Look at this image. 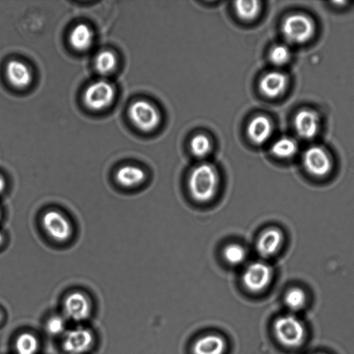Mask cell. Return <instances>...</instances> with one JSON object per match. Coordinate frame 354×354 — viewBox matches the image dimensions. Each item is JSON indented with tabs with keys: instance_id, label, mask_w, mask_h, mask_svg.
<instances>
[{
	"instance_id": "6da1fadb",
	"label": "cell",
	"mask_w": 354,
	"mask_h": 354,
	"mask_svg": "<svg viewBox=\"0 0 354 354\" xmlns=\"http://www.w3.org/2000/svg\"><path fill=\"white\" fill-rule=\"evenodd\" d=\"M219 184V176L214 165L201 163L191 171L188 178V188L192 197L199 203L210 201L216 195Z\"/></svg>"
},
{
	"instance_id": "7a4b0ae2",
	"label": "cell",
	"mask_w": 354,
	"mask_h": 354,
	"mask_svg": "<svg viewBox=\"0 0 354 354\" xmlns=\"http://www.w3.org/2000/svg\"><path fill=\"white\" fill-rule=\"evenodd\" d=\"M274 333L277 339L287 347L299 346L304 338V327L296 317L287 315L276 319Z\"/></svg>"
},
{
	"instance_id": "3957f363",
	"label": "cell",
	"mask_w": 354,
	"mask_h": 354,
	"mask_svg": "<svg viewBox=\"0 0 354 354\" xmlns=\"http://www.w3.org/2000/svg\"><path fill=\"white\" fill-rule=\"evenodd\" d=\"M41 225L47 235L58 243L68 241L73 235V225L68 218L55 209L45 212L41 218Z\"/></svg>"
},
{
	"instance_id": "277c9868",
	"label": "cell",
	"mask_w": 354,
	"mask_h": 354,
	"mask_svg": "<svg viewBox=\"0 0 354 354\" xmlns=\"http://www.w3.org/2000/svg\"><path fill=\"white\" fill-rule=\"evenodd\" d=\"M284 37L294 44L308 41L313 35L315 26L309 17L302 14H293L285 19L282 24Z\"/></svg>"
},
{
	"instance_id": "5b68a950",
	"label": "cell",
	"mask_w": 354,
	"mask_h": 354,
	"mask_svg": "<svg viewBox=\"0 0 354 354\" xmlns=\"http://www.w3.org/2000/svg\"><path fill=\"white\" fill-rule=\"evenodd\" d=\"M115 97V88L106 80H100L91 84L84 93V102L90 109L101 111L109 106Z\"/></svg>"
},
{
	"instance_id": "8992f818",
	"label": "cell",
	"mask_w": 354,
	"mask_h": 354,
	"mask_svg": "<svg viewBox=\"0 0 354 354\" xmlns=\"http://www.w3.org/2000/svg\"><path fill=\"white\" fill-rule=\"evenodd\" d=\"M272 273V268L268 264L255 261L245 270L242 281L248 290L254 293L260 292L269 286Z\"/></svg>"
},
{
	"instance_id": "52a82bcc",
	"label": "cell",
	"mask_w": 354,
	"mask_h": 354,
	"mask_svg": "<svg viewBox=\"0 0 354 354\" xmlns=\"http://www.w3.org/2000/svg\"><path fill=\"white\" fill-rule=\"evenodd\" d=\"M129 116L133 124L144 131L153 130L160 120L156 109L145 100L133 102L129 109Z\"/></svg>"
},
{
	"instance_id": "ba28073f",
	"label": "cell",
	"mask_w": 354,
	"mask_h": 354,
	"mask_svg": "<svg viewBox=\"0 0 354 354\" xmlns=\"http://www.w3.org/2000/svg\"><path fill=\"white\" fill-rule=\"evenodd\" d=\"M302 160L306 171L315 177H324L332 169V160L329 154L319 146L308 148L303 155Z\"/></svg>"
},
{
	"instance_id": "9c48e42d",
	"label": "cell",
	"mask_w": 354,
	"mask_h": 354,
	"mask_svg": "<svg viewBox=\"0 0 354 354\" xmlns=\"http://www.w3.org/2000/svg\"><path fill=\"white\" fill-rule=\"evenodd\" d=\"M91 310L89 299L82 292L75 291L68 294L64 301V311L69 319L81 322L86 319Z\"/></svg>"
},
{
	"instance_id": "30bf717a",
	"label": "cell",
	"mask_w": 354,
	"mask_h": 354,
	"mask_svg": "<svg viewBox=\"0 0 354 354\" xmlns=\"http://www.w3.org/2000/svg\"><path fill=\"white\" fill-rule=\"evenodd\" d=\"M93 342L92 333L86 328L79 327L65 334L63 348L68 354H82L89 350Z\"/></svg>"
},
{
	"instance_id": "8fae6325",
	"label": "cell",
	"mask_w": 354,
	"mask_h": 354,
	"mask_svg": "<svg viewBox=\"0 0 354 354\" xmlns=\"http://www.w3.org/2000/svg\"><path fill=\"white\" fill-rule=\"evenodd\" d=\"M283 241L282 232L276 227L264 230L259 236L256 248L258 253L263 257H270L276 254Z\"/></svg>"
},
{
	"instance_id": "7c38bea8",
	"label": "cell",
	"mask_w": 354,
	"mask_h": 354,
	"mask_svg": "<svg viewBox=\"0 0 354 354\" xmlns=\"http://www.w3.org/2000/svg\"><path fill=\"white\" fill-rule=\"evenodd\" d=\"M319 124L318 115L312 110H301L297 113L294 118L297 133L305 139H310L316 136L319 130Z\"/></svg>"
},
{
	"instance_id": "4fadbf2b",
	"label": "cell",
	"mask_w": 354,
	"mask_h": 354,
	"mask_svg": "<svg viewBox=\"0 0 354 354\" xmlns=\"http://www.w3.org/2000/svg\"><path fill=\"white\" fill-rule=\"evenodd\" d=\"M6 74L10 84L20 89L28 87L32 79L29 67L17 59L11 60L7 64Z\"/></svg>"
},
{
	"instance_id": "5bb4252c",
	"label": "cell",
	"mask_w": 354,
	"mask_h": 354,
	"mask_svg": "<svg viewBox=\"0 0 354 354\" xmlns=\"http://www.w3.org/2000/svg\"><path fill=\"white\" fill-rule=\"evenodd\" d=\"M227 343L216 334H207L199 337L192 345L193 354H224Z\"/></svg>"
},
{
	"instance_id": "9a60e30c",
	"label": "cell",
	"mask_w": 354,
	"mask_h": 354,
	"mask_svg": "<svg viewBox=\"0 0 354 354\" xmlns=\"http://www.w3.org/2000/svg\"><path fill=\"white\" fill-rule=\"evenodd\" d=\"M146 178L145 171L136 165H124L115 173L117 183L125 188H133L142 184Z\"/></svg>"
},
{
	"instance_id": "2e32d148",
	"label": "cell",
	"mask_w": 354,
	"mask_h": 354,
	"mask_svg": "<svg viewBox=\"0 0 354 354\" xmlns=\"http://www.w3.org/2000/svg\"><path fill=\"white\" fill-rule=\"evenodd\" d=\"M286 85V76L279 71H272L266 74L259 84L261 92L269 97H276L281 95Z\"/></svg>"
},
{
	"instance_id": "e0dca14e",
	"label": "cell",
	"mask_w": 354,
	"mask_h": 354,
	"mask_svg": "<svg viewBox=\"0 0 354 354\" xmlns=\"http://www.w3.org/2000/svg\"><path fill=\"white\" fill-rule=\"evenodd\" d=\"M271 132V122L263 115L253 118L248 127V135L250 139L257 145L265 142L270 136Z\"/></svg>"
},
{
	"instance_id": "ac0fdd59",
	"label": "cell",
	"mask_w": 354,
	"mask_h": 354,
	"mask_svg": "<svg viewBox=\"0 0 354 354\" xmlns=\"http://www.w3.org/2000/svg\"><path fill=\"white\" fill-rule=\"evenodd\" d=\"M69 40L73 48L79 51H84L92 46L93 33L87 25L80 24L71 30Z\"/></svg>"
},
{
	"instance_id": "d6986e66",
	"label": "cell",
	"mask_w": 354,
	"mask_h": 354,
	"mask_svg": "<svg viewBox=\"0 0 354 354\" xmlns=\"http://www.w3.org/2000/svg\"><path fill=\"white\" fill-rule=\"evenodd\" d=\"M117 65V58L114 53L110 50L100 52L95 59V67L102 75H107L111 73Z\"/></svg>"
},
{
	"instance_id": "ffe728a7",
	"label": "cell",
	"mask_w": 354,
	"mask_h": 354,
	"mask_svg": "<svg viewBox=\"0 0 354 354\" xmlns=\"http://www.w3.org/2000/svg\"><path fill=\"white\" fill-rule=\"evenodd\" d=\"M297 151L295 141L288 137H283L277 140L271 147L272 153L281 158L292 157Z\"/></svg>"
},
{
	"instance_id": "44dd1931",
	"label": "cell",
	"mask_w": 354,
	"mask_h": 354,
	"mask_svg": "<svg viewBox=\"0 0 354 354\" xmlns=\"http://www.w3.org/2000/svg\"><path fill=\"white\" fill-rule=\"evenodd\" d=\"M15 346L17 354H35L39 343L34 335L30 333H24L17 337Z\"/></svg>"
},
{
	"instance_id": "7402d4cb",
	"label": "cell",
	"mask_w": 354,
	"mask_h": 354,
	"mask_svg": "<svg viewBox=\"0 0 354 354\" xmlns=\"http://www.w3.org/2000/svg\"><path fill=\"white\" fill-rule=\"evenodd\" d=\"M235 9L240 18L252 20L258 15L260 6L257 1H238L235 2Z\"/></svg>"
},
{
	"instance_id": "603a6c76",
	"label": "cell",
	"mask_w": 354,
	"mask_h": 354,
	"mask_svg": "<svg viewBox=\"0 0 354 354\" xmlns=\"http://www.w3.org/2000/svg\"><path fill=\"white\" fill-rule=\"evenodd\" d=\"M223 255L227 263L237 266L245 261L246 251L243 246L239 244H230L224 249Z\"/></svg>"
},
{
	"instance_id": "cb8c5ba5",
	"label": "cell",
	"mask_w": 354,
	"mask_h": 354,
	"mask_svg": "<svg viewBox=\"0 0 354 354\" xmlns=\"http://www.w3.org/2000/svg\"><path fill=\"white\" fill-rule=\"evenodd\" d=\"M190 147L192 153L195 156L203 158L210 151L211 143L207 136L199 134L192 138Z\"/></svg>"
},
{
	"instance_id": "d4e9b609",
	"label": "cell",
	"mask_w": 354,
	"mask_h": 354,
	"mask_svg": "<svg viewBox=\"0 0 354 354\" xmlns=\"http://www.w3.org/2000/svg\"><path fill=\"white\" fill-rule=\"evenodd\" d=\"M306 299V294L302 289L293 288L286 294L285 302L291 310H299L304 306Z\"/></svg>"
},
{
	"instance_id": "484cf974",
	"label": "cell",
	"mask_w": 354,
	"mask_h": 354,
	"mask_svg": "<svg viewBox=\"0 0 354 354\" xmlns=\"http://www.w3.org/2000/svg\"><path fill=\"white\" fill-rule=\"evenodd\" d=\"M272 63L275 65H283L286 64L290 57V52L288 47L284 45H277L274 46L269 55Z\"/></svg>"
},
{
	"instance_id": "4316f807",
	"label": "cell",
	"mask_w": 354,
	"mask_h": 354,
	"mask_svg": "<svg viewBox=\"0 0 354 354\" xmlns=\"http://www.w3.org/2000/svg\"><path fill=\"white\" fill-rule=\"evenodd\" d=\"M46 328L48 333L50 335H59L64 330L65 322L60 316H53L46 322Z\"/></svg>"
},
{
	"instance_id": "83f0119b",
	"label": "cell",
	"mask_w": 354,
	"mask_h": 354,
	"mask_svg": "<svg viewBox=\"0 0 354 354\" xmlns=\"http://www.w3.org/2000/svg\"><path fill=\"white\" fill-rule=\"evenodd\" d=\"M6 180L2 175L0 174V194L3 192L6 189Z\"/></svg>"
},
{
	"instance_id": "f1b7e54d",
	"label": "cell",
	"mask_w": 354,
	"mask_h": 354,
	"mask_svg": "<svg viewBox=\"0 0 354 354\" xmlns=\"http://www.w3.org/2000/svg\"><path fill=\"white\" fill-rule=\"evenodd\" d=\"M3 241H4L3 235L2 232L0 231V246L3 244Z\"/></svg>"
},
{
	"instance_id": "f546056e",
	"label": "cell",
	"mask_w": 354,
	"mask_h": 354,
	"mask_svg": "<svg viewBox=\"0 0 354 354\" xmlns=\"http://www.w3.org/2000/svg\"><path fill=\"white\" fill-rule=\"evenodd\" d=\"M1 319H2V315H1V313H0V322H1Z\"/></svg>"
},
{
	"instance_id": "4dcf8cb0",
	"label": "cell",
	"mask_w": 354,
	"mask_h": 354,
	"mask_svg": "<svg viewBox=\"0 0 354 354\" xmlns=\"http://www.w3.org/2000/svg\"><path fill=\"white\" fill-rule=\"evenodd\" d=\"M1 218V209H0V219Z\"/></svg>"
}]
</instances>
